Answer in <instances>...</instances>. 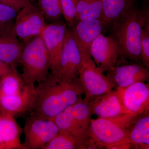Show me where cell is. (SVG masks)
Wrapping results in <instances>:
<instances>
[{"instance_id": "6da1fadb", "label": "cell", "mask_w": 149, "mask_h": 149, "mask_svg": "<svg viewBox=\"0 0 149 149\" xmlns=\"http://www.w3.org/2000/svg\"><path fill=\"white\" fill-rule=\"evenodd\" d=\"M84 94L77 80L66 81L50 74L36 87L34 102L30 111L32 116L50 119L75 103Z\"/></svg>"}, {"instance_id": "7a4b0ae2", "label": "cell", "mask_w": 149, "mask_h": 149, "mask_svg": "<svg viewBox=\"0 0 149 149\" xmlns=\"http://www.w3.org/2000/svg\"><path fill=\"white\" fill-rule=\"evenodd\" d=\"M149 21L148 11H140L132 4L112 23V36L117 42L119 58L143 65L141 58L142 30Z\"/></svg>"}, {"instance_id": "3957f363", "label": "cell", "mask_w": 149, "mask_h": 149, "mask_svg": "<svg viewBox=\"0 0 149 149\" xmlns=\"http://www.w3.org/2000/svg\"><path fill=\"white\" fill-rule=\"evenodd\" d=\"M92 115L89 102L84 98L49 120L55 123L59 131L74 137L77 149H92L95 142L90 135Z\"/></svg>"}, {"instance_id": "277c9868", "label": "cell", "mask_w": 149, "mask_h": 149, "mask_svg": "<svg viewBox=\"0 0 149 149\" xmlns=\"http://www.w3.org/2000/svg\"><path fill=\"white\" fill-rule=\"evenodd\" d=\"M20 63L21 76L26 85H39L47 79L50 74L49 60L41 35L24 44Z\"/></svg>"}, {"instance_id": "5b68a950", "label": "cell", "mask_w": 149, "mask_h": 149, "mask_svg": "<svg viewBox=\"0 0 149 149\" xmlns=\"http://www.w3.org/2000/svg\"><path fill=\"white\" fill-rule=\"evenodd\" d=\"M141 114L127 113L109 118L91 119L90 135L98 148L104 147L106 149L122 141Z\"/></svg>"}, {"instance_id": "8992f818", "label": "cell", "mask_w": 149, "mask_h": 149, "mask_svg": "<svg viewBox=\"0 0 149 149\" xmlns=\"http://www.w3.org/2000/svg\"><path fill=\"white\" fill-rule=\"evenodd\" d=\"M80 54L82 63L78 72V80L85 99L89 100L116 88L106 75L98 69L91 55Z\"/></svg>"}, {"instance_id": "52a82bcc", "label": "cell", "mask_w": 149, "mask_h": 149, "mask_svg": "<svg viewBox=\"0 0 149 149\" xmlns=\"http://www.w3.org/2000/svg\"><path fill=\"white\" fill-rule=\"evenodd\" d=\"M46 25L39 7L30 2L18 11L13 29L17 38L25 44L41 35Z\"/></svg>"}, {"instance_id": "ba28073f", "label": "cell", "mask_w": 149, "mask_h": 149, "mask_svg": "<svg viewBox=\"0 0 149 149\" xmlns=\"http://www.w3.org/2000/svg\"><path fill=\"white\" fill-rule=\"evenodd\" d=\"M24 149H42L59 130L52 120L32 116L25 123Z\"/></svg>"}, {"instance_id": "9c48e42d", "label": "cell", "mask_w": 149, "mask_h": 149, "mask_svg": "<svg viewBox=\"0 0 149 149\" xmlns=\"http://www.w3.org/2000/svg\"><path fill=\"white\" fill-rule=\"evenodd\" d=\"M66 25L60 20L47 24L41 34L47 52L51 74L56 75L58 70L67 31Z\"/></svg>"}, {"instance_id": "30bf717a", "label": "cell", "mask_w": 149, "mask_h": 149, "mask_svg": "<svg viewBox=\"0 0 149 149\" xmlns=\"http://www.w3.org/2000/svg\"><path fill=\"white\" fill-rule=\"evenodd\" d=\"M90 53L98 69L103 73L111 70L120 57L119 47L115 40L102 34L93 41Z\"/></svg>"}, {"instance_id": "8fae6325", "label": "cell", "mask_w": 149, "mask_h": 149, "mask_svg": "<svg viewBox=\"0 0 149 149\" xmlns=\"http://www.w3.org/2000/svg\"><path fill=\"white\" fill-rule=\"evenodd\" d=\"M126 60L119 58L115 66L106 75L116 88H125L138 82L148 81V68L132 62L127 64Z\"/></svg>"}, {"instance_id": "7c38bea8", "label": "cell", "mask_w": 149, "mask_h": 149, "mask_svg": "<svg viewBox=\"0 0 149 149\" xmlns=\"http://www.w3.org/2000/svg\"><path fill=\"white\" fill-rule=\"evenodd\" d=\"M82 63L79 49L67 30L65 38L60 61L56 76L60 80L72 81L77 80Z\"/></svg>"}, {"instance_id": "4fadbf2b", "label": "cell", "mask_w": 149, "mask_h": 149, "mask_svg": "<svg viewBox=\"0 0 149 149\" xmlns=\"http://www.w3.org/2000/svg\"><path fill=\"white\" fill-rule=\"evenodd\" d=\"M116 88L127 113L141 114L149 111L148 84L138 82L125 88Z\"/></svg>"}, {"instance_id": "5bb4252c", "label": "cell", "mask_w": 149, "mask_h": 149, "mask_svg": "<svg viewBox=\"0 0 149 149\" xmlns=\"http://www.w3.org/2000/svg\"><path fill=\"white\" fill-rule=\"evenodd\" d=\"M68 30L79 49L80 54L91 55V45L106 27L102 19L76 21Z\"/></svg>"}, {"instance_id": "9a60e30c", "label": "cell", "mask_w": 149, "mask_h": 149, "mask_svg": "<svg viewBox=\"0 0 149 149\" xmlns=\"http://www.w3.org/2000/svg\"><path fill=\"white\" fill-rule=\"evenodd\" d=\"M88 101L92 115L98 117L109 118L127 113L117 90L96 96Z\"/></svg>"}, {"instance_id": "2e32d148", "label": "cell", "mask_w": 149, "mask_h": 149, "mask_svg": "<svg viewBox=\"0 0 149 149\" xmlns=\"http://www.w3.org/2000/svg\"><path fill=\"white\" fill-rule=\"evenodd\" d=\"M35 85H25L22 91L9 95H1L0 111L15 116L30 111L35 100Z\"/></svg>"}, {"instance_id": "e0dca14e", "label": "cell", "mask_w": 149, "mask_h": 149, "mask_svg": "<svg viewBox=\"0 0 149 149\" xmlns=\"http://www.w3.org/2000/svg\"><path fill=\"white\" fill-rule=\"evenodd\" d=\"M23 46L13 29L0 35V60L15 68L20 63Z\"/></svg>"}, {"instance_id": "ac0fdd59", "label": "cell", "mask_w": 149, "mask_h": 149, "mask_svg": "<svg viewBox=\"0 0 149 149\" xmlns=\"http://www.w3.org/2000/svg\"><path fill=\"white\" fill-rule=\"evenodd\" d=\"M22 131L14 116L0 111V135L6 149H24L20 140Z\"/></svg>"}, {"instance_id": "d6986e66", "label": "cell", "mask_w": 149, "mask_h": 149, "mask_svg": "<svg viewBox=\"0 0 149 149\" xmlns=\"http://www.w3.org/2000/svg\"><path fill=\"white\" fill-rule=\"evenodd\" d=\"M117 143L132 144L134 148H149V111L139 116L131 125L125 138Z\"/></svg>"}, {"instance_id": "ffe728a7", "label": "cell", "mask_w": 149, "mask_h": 149, "mask_svg": "<svg viewBox=\"0 0 149 149\" xmlns=\"http://www.w3.org/2000/svg\"><path fill=\"white\" fill-rule=\"evenodd\" d=\"M73 1L76 7L75 22L102 19V0H73Z\"/></svg>"}, {"instance_id": "44dd1931", "label": "cell", "mask_w": 149, "mask_h": 149, "mask_svg": "<svg viewBox=\"0 0 149 149\" xmlns=\"http://www.w3.org/2000/svg\"><path fill=\"white\" fill-rule=\"evenodd\" d=\"M102 19L106 27L122 16L132 4V0H102Z\"/></svg>"}, {"instance_id": "7402d4cb", "label": "cell", "mask_w": 149, "mask_h": 149, "mask_svg": "<svg viewBox=\"0 0 149 149\" xmlns=\"http://www.w3.org/2000/svg\"><path fill=\"white\" fill-rule=\"evenodd\" d=\"M1 95H9L20 92L25 87L21 75L18 74L15 68L0 79Z\"/></svg>"}, {"instance_id": "603a6c76", "label": "cell", "mask_w": 149, "mask_h": 149, "mask_svg": "<svg viewBox=\"0 0 149 149\" xmlns=\"http://www.w3.org/2000/svg\"><path fill=\"white\" fill-rule=\"evenodd\" d=\"M38 6L46 20L51 22L60 20L62 15L60 0H38Z\"/></svg>"}, {"instance_id": "cb8c5ba5", "label": "cell", "mask_w": 149, "mask_h": 149, "mask_svg": "<svg viewBox=\"0 0 149 149\" xmlns=\"http://www.w3.org/2000/svg\"><path fill=\"white\" fill-rule=\"evenodd\" d=\"M77 149L76 140L71 135L59 131L42 149Z\"/></svg>"}, {"instance_id": "d4e9b609", "label": "cell", "mask_w": 149, "mask_h": 149, "mask_svg": "<svg viewBox=\"0 0 149 149\" xmlns=\"http://www.w3.org/2000/svg\"><path fill=\"white\" fill-rule=\"evenodd\" d=\"M18 11L12 7L0 3V35L13 29Z\"/></svg>"}, {"instance_id": "484cf974", "label": "cell", "mask_w": 149, "mask_h": 149, "mask_svg": "<svg viewBox=\"0 0 149 149\" xmlns=\"http://www.w3.org/2000/svg\"><path fill=\"white\" fill-rule=\"evenodd\" d=\"M149 21L142 30L141 40V58L143 65L149 69Z\"/></svg>"}, {"instance_id": "4316f807", "label": "cell", "mask_w": 149, "mask_h": 149, "mask_svg": "<svg viewBox=\"0 0 149 149\" xmlns=\"http://www.w3.org/2000/svg\"><path fill=\"white\" fill-rule=\"evenodd\" d=\"M62 15L67 24L71 27L75 22L76 7L73 0H60Z\"/></svg>"}, {"instance_id": "83f0119b", "label": "cell", "mask_w": 149, "mask_h": 149, "mask_svg": "<svg viewBox=\"0 0 149 149\" xmlns=\"http://www.w3.org/2000/svg\"><path fill=\"white\" fill-rule=\"evenodd\" d=\"M29 3L27 0H0V3L10 6L18 11Z\"/></svg>"}, {"instance_id": "f1b7e54d", "label": "cell", "mask_w": 149, "mask_h": 149, "mask_svg": "<svg viewBox=\"0 0 149 149\" xmlns=\"http://www.w3.org/2000/svg\"><path fill=\"white\" fill-rule=\"evenodd\" d=\"M14 68L0 60V79L7 73L11 71Z\"/></svg>"}, {"instance_id": "f546056e", "label": "cell", "mask_w": 149, "mask_h": 149, "mask_svg": "<svg viewBox=\"0 0 149 149\" xmlns=\"http://www.w3.org/2000/svg\"><path fill=\"white\" fill-rule=\"evenodd\" d=\"M0 147L2 149H6L3 143L2 139L0 135Z\"/></svg>"}, {"instance_id": "4dcf8cb0", "label": "cell", "mask_w": 149, "mask_h": 149, "mask_svg": "<svg viewBox=\"0 0 149 149\" xmlns=\"http://www.w3.org/2000/svg\"><path fill=\"white\" fill-rule=\"evenodd\" d=\"M27 1H28L29 2H33V1H35V0H27Z\"/></svg>"}, {"instance_id": "1f68e13d", "label": "cell", "mask_w": 149, "mask_h": 149, "mask_svg": "<svg viewBox=\"0 0 149 149\" xmlns=\"http://www.w3.org/2000/svg\"><path fill=\"white\" fill-rule=\"evenodd\" d=\"M1 81H0V97H1Z\"/></svg>"}, {"instance_id": "d6a6232c", "label": "cell", "mask_w": 149, "mask_h": 149, "mask_svg": "<svg viewBox=\"0 0 149 149\" xmlns=\"http://www.w3.org/2000/svg\"><path fill=\"white\" fill-rule=\"evenodd\" d=\"M0 149H2L1 148V147H0Z\"/></svg>"}]
</instances>
